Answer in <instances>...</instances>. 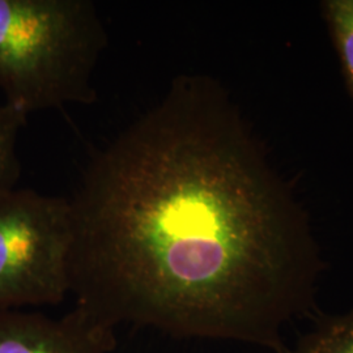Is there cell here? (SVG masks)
Returning <instances> with one entry per match:
<instances>
[{
	"mask_svg": "<svg viewBox=\"0 0 353 353\" xmlns=\"http://www.w3.org/2000/svg\"><path fill=\"white\" fill-rule=\"evenodd\" d=\"M108 33L90 0H0V89L24 115L90 105Z\"/></svg>",
	"mask_w": 353,
	"mask_h": 353,
	"instance_id": "7a4b0ae2",
	"label": "cell"
},
{
	"mask_svg": "<svg viewBox=\"0 0 353 353\" xmlns=\"http://www.w3.org/2000/svg\"><path fill=\"white\" fill-rule=\"evenodd\" d=\"M325 12L344 75L353 92V0H328Z\"/></svg>",
	"mask_w": 353,
	"mask_h": 353,
	"instance_id": "52a82bcc",
	"label": "cell"
},
{
	"mask_svg": "<svg viewBox=\"0 0 353 353\" xmlns=\"http://www.w3.org/2000/svg\"><path fill=\"white\" fill-rule=\"evenodd\" d=\"M290 353H353V310L321 321Z\"/></svg>",
	"mask_w": 353,
	"mask_h": 353,
	"instance_id": "5b68a950",
	"label": "cell"
},
{
	"mask_svg": "<svg viewBox=\"0 0 353 353\" xmlns=\"http://www.w3.org/2000/svg\"><path fill=\"white\" fill-rule=\"evenodd\" d=\"M26 118V115L6 102L0 105V196L16 190L20 176L16 145Z\"/></svg>",
	"mask_w": 353,
	"mask_h": 353,
	"instance_id": "8992f818",
	"label": "cell"
},
{
	"mask_svg": "<svg viewBox=\"0 0 353 353\" xmlns=\"http://www.w3.org/2000/svg\"><path fill=\"white\" fill-rule=\"evenodd\" d=\"M70 203V294L117 327L290 353L314 303L309 221L217 80L181 75L89 163Z\"/></svg>",
	"mask_w": 353,
	"mask_h": 353,
	"instance_id": "6da1fadb",
	"label": "cell"
},
{
	"mask_svg": "<svg viewBox=\"0 0 353 353\" xmlns=\"http://www.w3.org/2000/svg\"><path fill=\"white\" fill-rule=\"evenodd\" d=\"M70 248L68 199L26 189L0 196V310L62 303Z\"/></svg>",
	"mask_w": 353,
	"mask_h": 353,
	"instance_id": "3957f363",
	"label": "cell"
},
{
	"mask_svg": "<svg viewBox=\"0 0 353 353\" xmlns=\"http://www.w3.org/2000/svg\"><path fill=\"white\" fill-rule=\"evenodd\" d=\"M114 330L79 306L61 318L0 310V353H109Z\"/></svg>",
	"mask_w": 353,
	"mask_h": 353,
	"instance_id": "277c9868",
	"label": "cell"
}]
</instances>
